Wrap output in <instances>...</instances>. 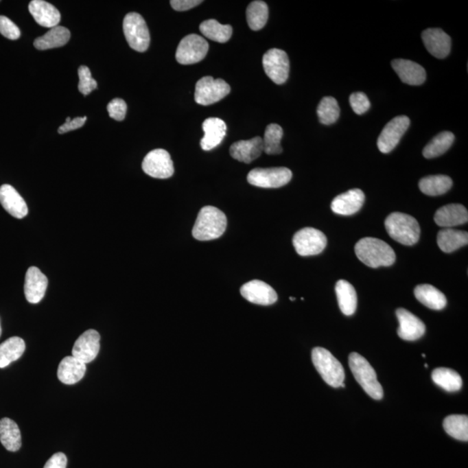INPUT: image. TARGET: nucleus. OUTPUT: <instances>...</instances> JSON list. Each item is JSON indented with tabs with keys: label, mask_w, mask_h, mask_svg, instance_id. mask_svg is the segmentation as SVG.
I'll return each instance as SVG.
<instances>
[{
	"label": "nucleus",
	"mask_w": 468,
	"mask_h": 468,
	"mask_svg": "<svg viewBox=\"0 0 468 468\" xmlns=\"http://www.w3.org/2000/svg\"><path fill=\"white\" fill-rule=\"evenodd\" d=\"M226 226V214L216 207L207 206L198 214L192 233L194 239L209 242L222 237Z\"/></svg>",
	"instance_id": "f257e3e1"
},
{
	"label": "nucleus",
	"mask_w": 468,
	"mask_h": 468,
	"mask_svg": "<svg viewBox=\"0 0 468 468\" xmlns=\"http://www.w3.org/2000/svg\"><path fill=\"white\" fill-rule=\"evenodd\" d=\"M355 255L361 261L371 268L390 266L395 262V253L390 246L381 239L364 238L355 246Z\"/></svg>",
	"instance_id": "f03ea898"
},
{
	"label": "nucleus",
	"mask_w": 468,
	"mask_h": 468,
	"mask_svg": "<svg viewBox=\"0 0 468 468\" xmlns=\"http://www.w3.org/2000/svg\"><path fill=\"white\" fill-rule=\"evenodd\" d=\"M385 227L392 239L404 246H414L420 239L419 223L408 214L392 213L385 220Z\"/></svg>",
	"instance_id": "7ed1b4c3"
},
{
	"label": "nucleus",
	"mask_w": 468,
	"mask_h": 468,
	"mask_svg": "<svg viewBox=\"0 0 468 468\" xmlns=\"http://www.w3.org/2000/svg\"><path fill=\"white\" fill-rule=\"evenodd\" d=\"M349 364L355 380L366 393L375 400H382L384 397V390L379 384L377 373L370 362L357 352H352L349 357Z\"/></svg>",
	"instance_id": "20e7f679"
},
{
	"label": "nucleus",
	"mask_w": 468,
	"mask_h": 468,
	"mask_svg": "<svg viewBox=\"0 0 468 468\" xmlns=\"http://www.w3.org/2000/svg\"><path fill=\"white\" fill-rule=\"evenodd\" d=\"M312 358L316 371L326 384L338 388L344 381V368L340 362L328 349L316 347L312 351Z\"/></svg>",
	"instance_id": "39448f33"
},
{
	"label": "nucleus",
	"mask_w": 468,
	"mask_h": 468,
	"mask_svg": "<svg viewBox=\"0 0 468 468\" xmlns=\"http://www.w3.org/2000/svg\"><path fill=\"white\" fill-rule=\"evenodd\" d=\"M124 32L128 45L138 52L146 51L150 44V35L144 19L139 13L130 12L125 16Z\"/></svg>",
	"instance_id": "423d86ee"
},
{
	"label": "nucleus",
	"mask_w": 468,
	"mask_h": 468,
	"mask_svg": "<svg viewBox=\"0 0 468 468\" xmlns=\"http://www.w3.org/2000/svg\"><path fill=\"white\" fill-rule=\"evenodd\" d=\"M230 85L223 79L204 77L197 82L194 99L203 106L218 103L230 93Z\"/></svg>",
	"instance_id": "0eeeda50"
},
{
	"label": "nucleus",
	"mask_w": 468,
	"mask_h": 468,
	"mask_svg": "<svg viewBox=\"0 0 468 468\" xmlns=\"http://www.w3.org/2000/svg\"><path fill=\"white\" fill-rule=\"evenodd\" d=\"M296 253L300 256L318 255L327 246L324 233L312 227H305L295 233L292 240Z\"/></svg>",
	"instance_id": "6e6552de"
},
{
	"label": "nucleus",
	"mask_w": 468,
	"mask_h": 468,
	"mask_svg": "<svg viewBox=\"0 0 468 468\" xmlns=\"http://www.w3.org/2000/svg\"><path fill=\"white\" fill-rule=\"evenodd\" d=\"M209 48V43L205 38L199 35L190 34L181 39L178 45L176 60L183 65L197 64L206 58Z\"/></svg>",
	"instance_id": "1a4fd4ad"
},
{
	"label": "nucleus",
	"mask_w": 468,
	"mask_h": 468,
	"mask_svg": "<svg viewBox=\"0 0 468 468\" xmlns=\"http://www.w3.org/2000/svg\"><path fill=\"white\" fill-rule=\"evenodd\" d=\"M292 178V171L286 167L255 169L247 176L250 185L262 189H278L288 184Z\"/></svg>",
	"instance_id": "9d476101"
},
{
	"label": "nucleus",
	"mask_w": 468,
	"mask_h": 468,
	"mask_svg": "<svg viewBox=\"0 0 468 468\" xmlns=\"http://www.w3.org/2000/svg\"><path fill=\"white\" fill-rule=\"evenodd\" d=\"M264 70L277 84H285L289 78L290 61L285 51L271 49L263 57Z\"/></svg>",
	"instance_id": "9b49d317"
},
{
	"label": "nucleus",
	"mask_w": 468,
	"mask_h": 468,
	"mask_svg": "<svg viewBox=\"0 0 468 468\" xmlns=\"http://www.w3.org/2000/svg\"><path fill=\"white\" fill-rule=\"evenodd\" d=\"M141 167L145 174L156 179H167L174 173V163L169 153L161 148L148 153L144 158Z\"/></svg>",
	"instance_id": "f8f14e48"
},
{
	"label": "nucleus",
	"mask_w": 468,
	"mask_h": 468,
	"mask_svg": "<svg viewBox=\"0 0 468 468\" xmlns=\"http://www.w3.org/2000/svg\"><path fill=\"white\" fill-rule=\"evenodd\" d=\"M410 125V118L406 115H399L390 121L382 130L377 140V147L382 153L391 152L400 143L405 132Z\"/></svg>",
	"instance_id": "ddd939ff"
},
{
	"label": "nucleus",
	"mask_w": 468,
	"mask_h": 468,
	"mask_svg": "<svg viewBox=\"0 0 468 468\" xmlns=\"http://www.w3.org/2000/svg\"><path fill=\"white\" fill-rule=\"evenodd\" d=\"M100 335L95 329H88L75 342L72 357L87 364L97 358L100 351Z\"/></svg>",
	"instance_id": "4468645a"
},
{
	"label": "nucleus",
	"mask_w": 468,
	"mask_h": 468,
	"mask_svg": "<svg viewBox=\"0 0 468 468\" xmlns=\"http://www.w3.org/2000/svg\"><path fill=\"white\" fill-rule=\"evenodd\" d=\"M240 293L247 301L255 305H271L278 300L275 290L261 280L247 282L240 288Z\"/></svg>",
	"instance_id": "2eb2a0df"
},
{
	"label": "nucleus",
	"mask_w": 468,
	"mask_h": 468,
	"mask_svg": "<svg viewBox=\"0 0 468 468\" xmlns=\"http://www.w3.org/2000/svg\"><path fill=\"white\" fill-rule=\"evenodd\" d=\"M399 321L398 336L403 340L415 341L425 334L426 327L424 323L406 309L400 308L397 311Z\"/></svg>",
	"instance_id": "dca6fc26"
},
{
	"label": "nucleus",
	"mask_w": 468,
	"mask_h": 468,
	"mask_svg": "<svg viewBox=\"0 0 468 468\" xmlns=\"http://www.w3.org/2000/svg\"><path fill=\"white\" fill-rule=\"evenodd\" d=\"M48 286V279L40 270L31 266L26 272L25 296L31 304H38L44 299Z\"/></svg>",
	"instance_id": "f3484780"
},
{
	"label": "nucleus",
	"mask_w": 468,
	"mask_h": 468,
	"mask_svg": "<svg viewBox=\"0 0 468 468\" xmlns=\"http://www.w3.org/2000/svg\"><path fill=\"white\" fill-rule=\"evenodd\" d=\"M421 38L428 52L434 57L443 59L447 58L451 51V38L441 29L425 30Z\"/></svg>",
	"instance_id": "a211bd4d"
},
{
	"label": "nucleus",
	"mask_w": 468,
	"mask_h": 468,
	"mask_svg": "<svg viewBox=\"0 0 468 468\" xmlns=\"http://www.w3.org/2000/svg\"><path fill=\"white\" fill-rule=\"evenodd\" d=\"M392 68L404 84L414 85L423 84L426 80V71L417 62L406 59H395L391 62Z\"/></svg>",
	"instance_id": "6ab92c4d"
},
{
	"label": "nucleus",
	"mask_w": 468,
	"mask_h": 468,
	"mask_svg": "<svg viewBox=\"0 0 468 468\" xmlns=\"http://www.w3.org/2000/svg\"><path fill=\"white\" fill-rule=\"evenodd\" d=\"M364 200L365 196L362 190H349L332 200L331 210L340 215H352L362 209Z\"/></svg>",
	"instance_id": "aec40b11"
},
{
	"label": "nucleus",
	"mask_w": 468,
	"mask_h": 468,
	"mask_svg": "<svg viewBox=\"0 0 468 468\" xmlns=\"http://www.w3.org/2000/svg\"><path fill=\"white\" fill-rule=\"evenodd\" d=\"M0 203L14 218L23 219L28 214V207L25 200L14 187L8 184L0 187Z\"/></svg>",
	"instance_id": "412c9836"
},
{
	"label": "nucleus",
	"mask_w": 468,
	"mask_h": 468,
	"mask_svg": "<svg viewBox=\"0 0 468 468\" xmlns=\"http://www.w3.org/2000/svg\"><path fill=\"white\" fill-rule=\"evenodd\" d=\"M29 12L39 25L46 28H54L61 21V14L54 5L43 0L30 2Z\"/></svg>",
	"instance_id": "4be33fe9"
},
{
	"label": "nucleus",
	"mask_w": 468,
	"mask_h": 468,
	"mask_svg": "<svg viewBox=\"0 0 468 468\" xmlns=\"http://www.w3.org/2000/svg\"><path fill=\"white\" fill-rule=\"evenodd\" d=\"M202 128L205 134L200 140V146L205 151L212 150L218 147L226 134L227 128L225 121L220 118H207L204 121Z\"/></svg>",
	"instance_id": "5701e85b"
},
{
	"label": "nucleus",
	"mask_w": 468,
	"mask_h": 468,
	"mask_svg": "<svg viewBox=\"0 0 468 468\" xmlns=\"http://www.w3.org/2000/svg\"><path fill=\"white\" fill-rule=\"evenodd\" d=\"M263 151V139L259 137L250 140L236 141L230 148V154L233 159L247 164L258 159Z\"/></svg>",
	"instance_id": "b1692460"
},
{
	"label": "nucleus",
	"mask_w": 468,
	"mask_h": 468,
	"mask_svg": "<svg viewBox=\"0 0 468 468\" xmlns=\"http://www.w3.org/2000/svg\"><path fill=\"white\" fill-rule=\"evenodd\" d=\"M434 222L444 229L463 225L468 222L467 209L460 204H449L437 210Z\"/></svg>",
	"instance_id": "393cba45"
},
{
	"label": "nucleus",
	"mask_w": 468,
	"mask_h": 468,
	"mask_svg": "<svg viewBox=\"0 0 468 468\" xmlns=\"http://www.w3.org/2000/svg\"><path fill=\"white\" fill-rule=\"evenodd\" d=\"M86 364L74 357H66L61 361L58 368V378L62 384H78L86 373Z\"/></svg>",
	"instance_id": "a878e982"
},
{
	"label": "nucleus",
	"mask_w": 468,
	"mask_h": 468,
	"mask_svg": "<svg viewBox=\"0 0 468 468\" xmlns=\"http://www.w3.org/2000/svg\"><path fill=\"white\" fill-rule=\"evenodd\" d=\"M0 441L6 450L16 452L21 449L22 439L18 424L10 418L0 420Z\"/></svg>",
	"instance_id": "bb28decb"
},
{
	"label": "nucleus",
	"mask_w": 468,
	"mask_h": 468,
	"mask_svg": "<svg viewBox=\"0 0 468 468\" xmlns=\"http://www.w3.org/2000/svg\"><path fill=\"white\" fill-rule=\"evenodd\" d=\"M71 38V32L64 26L58 25L51 28L42 37L36 38L34 46L39 51L62 47L67 44Z\"/></svg>",
	"instance_id": "cd10ccee"
},
{
	"label": "nucleus",
	"mask_w": 468,
	"mask_h": 468,
	"mask_svg": "<svg viewBox=\"0 0 468 468\" xmlns=\"http://www.w3.org/2000/svg\"><path fill=\"white\" fill-rule=\"evenodd\" d=\"M339 308L346 316L353 315L357 309L358 296L353 285L346 280H339L336 285Z\"/></svg>",
	"instance_id": "c85d7f7f"
},
{
	"label": "nucleus",
	"mask_w": 468,
	"mask_h": 468,
	"mask_svg": "<svg viewBox=\"0 0 468 468\" xmlns=\"http://www.w3.org/2000/svg\"><path fill=\"white\" fill-rule=\"evenodd\" d=\"M418 301L432 309L440 311L446 307L447 299L443 292L431 285H420L414 289Z\"/></svg>",
	"instance_id": "c756f323"
},
{
	"label": "nucleus",
	"mask_w": 468,
	"mask_h": 468,
	"mask_svg": "<svg viewBox=\"0 0 468 468\" xmlns=\"http://www.w3.org/2000/svg\"><path fill=\"white\" fill-rule=\"evenodd\" d=\"M467 243L468 234L464 231L444 229L438 233V246L446 253H453L460 247L467 246Z\"/></svg>",
	"instance_id": "7c9ffc66"
},
{
	"label": "nucleus",
	"mask_w": 468,
	"mask_h": 468,
	"mask_svg": "<svg viewBox=\"0 0 468 468\" xmlns=\"http://www.w3.org/2000/svg\"><path fill=\"white\" fill-rule=\"evenodd\" d=\"M25 342L21 338L12 337L0 344V368L19 360L25 353Z\"/></svg>",
	"instance_id": "2f4dec72"
},
{
	"label": "nucleus",
	"mask_w": 468,
	"mask_h": 468,
	"mask_svg": "<svg viewBox=\"0 0 468 468\" xmlns=\"http://www.w3.org/2000/svg\"><path fill=\"white\" fill-rule=\"evenodd\" d=\"M454 141V134L452 132L443 131L434 137L430 143L426 145L423 151V156L427 159H432L441 156L446 153L452 146Z\"/></svg>",
	"instance_id": "473e14b6"
},
{
	"label": "nucleus",
	"mask_w": 468,
	"mask_h": 468,
	"mask_svg": "<svg viewBox=\"0 0 468 468\" xmlns=\"http://www.w3.org/2000/svg\"><path fill=\"white\" fill-rule=\"evenodd\" d=\"M453 181L447 176H430L420 180L419 187L427 196H438L446 194L452 187Z\"/></svg>",
	"instance_id": "72a5a7b5"
},
{
	"label": "nucleus",
	"mask_w": 468,
	"mask_h": 468,
	"mask_svg": "<svg viewBox=\"0 0 468 468\" xmlns=\"http://www.w3.org/2000/svg\"><path fill=\"white\" fill-rule=\"evenodd\" d=\"M432 379L434 384L447 392H456L463 387V378L451 368H436L432 373Z\"/></svg>",
	"instance_id": "f704fd0d"
},
{
	"label": "nucleus",
	"mask_w": 468,
	"mask_h": 468,
	"mask_svg": "<svg viewBox=\"0 0 468 468\" xmlns=\"http://www.w3.org/2000/svg\"><path fill=\"white\" fill-rule=\"evenodd\" d=\"M200 31L206 38L218 43L229 41L233 34L232 26L220 24L215 19H209L202 23Z\"/></svg>",
	"instance_id": "c9c22d12"
},
{
	"label": "nucleus",
	"mask_w": 468,
	"mask_h": 468,
	"mask_svg": "<svg viewBox=\"0 0 468 468\" xmlns=\"http://www.w3.org/2000/svg\"><path fill=\"white\" fill-rule=\"evenodd\" d=\"M269 9L264 1H253L246 9V21L253 31H259L265 27L268 21Z\"/></svg>",
	"instance_id": "e433bc0d"
},
{
	"label": "nucleus",
	"mask_w": 468,
	"mask_h": 468,
	"mask_svg": "<svg viewBox=\"0 0 468 468\" xmlns=\"http://www.w3.org/2000/svg\"><path fill=\"white\" fill-rule=\"evenodd\" d=\"M443 428L451 437L463 441H468V417L466 414L448 415L443 421Z\"/></svg>",
	"instance_id": "4c0bfd02"
},
{
	"label": "nucleus",
	"mask_w": 468,
	"mask_h": 468,
	"mask_svg": "<svg viewBox=\"0 0 468 468\" xmlns=\"http://www.w3.org/2000/svg\"><path fill=\"white\" fill-rule=\"evenodd\" d=\"M283 132L279 124H272L266 127L263 139L264 152L270 156L283 152L281 140Z\"/></svg>",
	"instance_id": "58836bf2"
},
{
	"label": "nucleus",
	"mask_w": 468,
	"mask_h": 468,
	"mask_svg": "<svg viewBox=\"0 0 468 468\" xmlns=\"http://www.w3.org/2000/svg\"><path fill=\"white\" fill-rule=\"evenodd\" d=\"M318 117L320 123L325 125L335 124L340 115V108L337 100L332 97L322 99L318 107Z\"/></svg>",
	"instance_id": "ea45409f"
},
{
	"label": "nucleus",
	"mask_w": 468,
	"mask_h": 468,
	"mask_svg": "<svg viewBox=\"0 0 468 468\" xmlns=\"http://www.w3.org/2000/svg\"><path fill=\"white\" fill-rule=\"evenodd\" d=\"M78 90L82 94L87 95L97 88V82L91 77V72L87 66H80L78 69Z\"/></svg>",
	"instance_id": "a19ab883"
},
{
	"label": "nucleus",
	"mask_w": 468,
	"mask_h": 468,
	"mask_svg": "<svg viewBox=\"0 0 468 468\" xmlns=\"http://www.w3.org/2000/svg\"><path fill=\"white\" fill-rule=\"evenodd\" d=\"M349 104L355 114L362 115L370 110L371 103L367 95L362 92H357L349 97Z\"/></svg>",
	"instance_id": "79ce46f5"
},
{
	"label": "nucleus",
	"mask_w": 468,
	"mask_h": 468,
	"mask_svg": "<svg viewBox=\"0 0 468 468\" xmlns=\"http://www.w3.org/2000/svg\"><path fill=\"white\" fill-rule=\"evenodd\" d=\"M0 33L11 40H16L21 35L18 26L5 16H0Z\"/></svg>",
	"instance_id": "37998d69"
},
{
	"label": "nucleus",
	"mask_w": 468,
	"mask_h": 468,
	"mask_svg": "<svg viewBox=\"0 0 468 468\" xmlns=\"http://www.w3.org/2000/svg\"><path fill=\"white\" fill-rule=\"evenodd\" d=\"M108 115L115 121H123L127 113V104L123 99L115 98L108 104Z\"/></svg>",
	"instance_id": "c03bdc74"
},
{
	"label": "nucleus",
	"mask_w": 468,
	"mask_h": 468,
	"mask_svg": "<svg viewBox=\"0 0 468 468\" xmlns=\"http://www.w3.org/2000/svg\"><path fill=\"white\" fill-rule=\"evenodd\" d=\"M86 121L87 117H75L73 120H71V117H68L67 119H66L65 123L58 128V133L65 134L72 130H78V128L84 126L85 123H86Z\"/></svg>",
	"instance_id": "a18cd8bd"
},
{
	"label": "nucleus",
	"mask_w": 468,
	"mask_h": 468,
	"mask_svg": "<svg viewBox=\"0 0 468 468\" xmlns=\"http://www.w3.org/2000/svg\"><path fill=\"white\" fill-rule=\"evenodd\" d=\"M202 2L200 0H172L170 1V5L176 11L184 12L196 8V6L202 4Z\"/></svg>",
	"instance_id": "49530a36"
},
{
	"label": "nucleus",
	"mask_w": 468,
	"mask_h": 468,
	"mask_svg": "<svg viewBox=\"0 0 468 468\" xmlns=\"http://www.w3.org/2000/svg\"><path fill=\"white\" fill-rule=\"evenodd\" d=\"M67 467V457L65 454L57 453L49 458L44 468H66Z\"/></svg>",
	"instance_id": "de8ad7c7"
},
{
	"label": "nucleus",
	"mask_w": 468,
	"mask_h": 468,
	"mask_svg": "<svg viewBox=\"0 0 468 468\" xmlns=\"http://www.w3.org/2000/svg\"><path fill=\"white\" fill-rule=\"evenodd\" d=\"M2 334V328H1V322H0V337H1Z\"/></svg>",
	"instance_id": "09e8293b"
},
{
	"label": "nucleus",
	"mask_w": 468,
	"mask_h": 468,
	"mask_svg": "<svg viewBox=\"0 0 468 468\" xmlns=\"http://www.w3.org/2000/svg\"><path fill=\"white\" fill-rule=\"evenodd\" d=\"M290 300H292V301H294L295 298H292V296H291V298H290Z\"/></svg>",
	"instance_id": "8fccbe9b"
}]
</instances>
